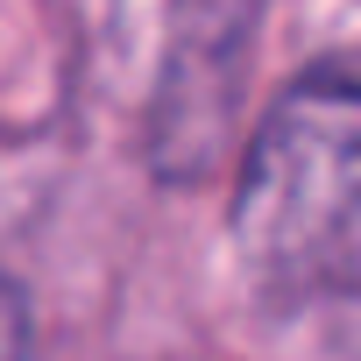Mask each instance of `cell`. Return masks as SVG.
Segmentation results:
<instances>
[{"label":"cell","mask_w":361,"mask_h":361,"mask_svg":"<svg viewBox=\"0 0 361 361\" xmlns=\"http://www.w3.org/2000/svg\"><path fill=\"white\" fill-rule=\"evenodd\" d=\"M361 213V78H290L248 135L234 185V241L255 269H298L326 255Z\"/></svg>","instance_id":"obj_1"},{"label":"cell","mask_w":361,"mask_h":361,"mask_svg":"<svg viewBox=\"0 0 361 361\" xmlns=\"http://www.w3.org/2000/svg\"><path fill=\"white\" fill-rule=\"evenodd\" d=\"M0 361H36V319L15 276H0Z\"/></svg>","instance_id":"obj_2"}]
</instances>
